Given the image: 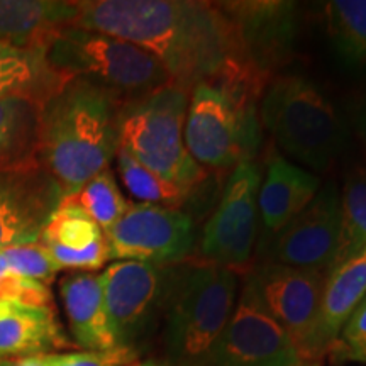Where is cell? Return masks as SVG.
I'll return each instance as SVG.
<instances>
[{
    "instance_id": "5b68a950",
    "label": "cell",
    "mask_w": 366,
    "mask_h": 366,
    "mask_svg": "<svg viewBox=\"0 0 366 366\" xmlns=\"http://www.w3.org/2000/svg\"><path fill=\"white\" fill-rule=\"evenodd\" d=\"M190 92L175 84L126 100L119 114V148L164 180L195 190L209 173L183 141Z\"/></svg>"
},
{
    "instance_id": "52a82bcc",
    "label": "cell",
    "mask_w": 366,
    "mask_h": 366,
    "mask_svg": "<svg viewBox=\"0 0 366 366\" xmlns=\"http://www.w3.org/2000/svg\"><path fill=\"white\" fill-rule=\"evenodd\" d=\"M46 59L65 79H85L131 100L173 84L157 58L114 36L66 26L46 46Z\"/></svg>"
},
{
    "instance_id": "7402d4cb",
    "label": "cell",
    "mask_w": 366,
    "mask_h": 366,
    "mask_svg": "<svg viewBox=\"0 0 366 366\" xmlns=\"http://www.w3.org/2000/svg\"><path fill=\"white\" fill-rule=\"evenodd\" d=\"M68 80L49 66L46 48L0 43V99L26 97L43 105Z\"/></svg>"
},
{
    "instance_id": "8fae6325",
    "label": "cell",
    "mask_w": 366,
    "mask_h": 366,
    "mask_svg": "<svg viewBox=\"0 0 366 366\" xmlns=\"http://www.w3.org/2000/svg\"><path fill=\"white\" fill-rule=\"evenodd\" d=\"M105 239L114 262L173 267L192 253L195 222L182 209L137 202L105 232Z\"/></svg>"
},
{
    "instance_id": "44dd1931",
    "label": "cell",
    "mask_w": 366,
    "mask_h": 366,
    "mask_svg": "<svg viewBox=\"0 0 366 366\" xmlns=\"http://www.w3.org/2000/svg\"><path fill=\"white\" fill-rule=\"evenodd\" d=\"M79 12V2L0 0V43L46 48L56 31L75 24Z\"/></svg>"
},
{
    "instance_id": "277c9868",
    "label": "cell",
    "mask_w": 366,
    "mask_h": 366,
    "mask_svg": "<svg viewBox=\"0 0 366 366\" xmlns=\"http://www.w3.org/2000/svg\"><path fill=\"white\" fill-rule=\"evenodd\" d=\"M258 116L283 153L314 170L326 172L346 146L347 131L340 114L302 75L274 76L263 92Z\"/></svg>"
},
{
    "instance_id": "d6a6232c",
    "label": "cell",
    "mask_w": 366,
    "mask_h": 366,
    "mask_svg": "<svg viewBox=\"0 0 366 366\" xmlns=\"http://www.w3.org/2000/svg\"><path fill=\"white\" fill-rule=\"evenodd\" d=\"M46 356L48 355L29 356V358L16 360V361H12L11 366H48V363H46Z\"/></svg>"
},
{
    "instance_id": "d6986e66",
    "label": "cell",
    "mask_w": 366,
    "mask_h": 366,
    "mask_svg": "<svg viewBox=\"0 0 366 366\" xmlns=\"http://www.w3.org/2000/svg\"><path fill=\"white\" fill-rule=\"evenodd\" d=\"M71 346L53 305L0 300V360L51 355Z\"/></svg>"
},
{
    "instance_id": "9a60e30c",
    "label": "cell",
    "mask_w": 366,
    "mask_h": 366,
    "mask_svg": "<svg viewBox=\"0 0 366 366\" xmlns=\"http://www.w3.org/2000/svg\"><path fill=\"white\" fill-rule=\"evenodd\" d=\"M63 199L41 162L0 172V249L38 241Z\"/></svg>"
},
{
    "instance_id": "e575fe53",
    "label": "cell",
    "mask_w": 366,
    "mask_h": 366,
    "mask_svg": "<svg viewBox=\"0 0 366 366\" xmlns=\"http://www.w3.org/2000/svg\"><path fill=\"white\" fill-rule=\"evenodd\" d=\"M304 366H320V361H309V363H305Z\"/></svg>"
},
{
    "instance_id": "1f68e13d",
    "label": "cell",
    "mask_w": 366,
    "mask_h": 366,
    "mask_svg": "<svg viewBox=\"0 0 366 366\" xmlns=\"http://www.w3.org/2000/svg\"><path fill=\"white\" fill-rule=\"evenodd\" d=\"M356 127H358V134L363 143L365 153H366V100L361 104L358 114H356Z\"/></svg>"
},
{
    "instance_id": "30bf717a",
    "label": "cell",
    "mask_w": 366,
    "mask_h": 366,
    "mask_svg": "<svg viewBox=\"0 0 366 366\" xmlns=\"http://www.w3.org/2000/svg\"><path fill=\"white\" fill-rule=\"evenodd\" d=\"M259 187L262 172L254 162L232 168L200 237L199 251L205 263L236 272L249 262L258 236Z\"/></svg>"
},
{
    "instance_id": "8992f818",
    "label": "cell",
    "mask_w": 366,
    "mask_h": 366,
    "mask_svg": "<svg viewBox=\"0 0 366 366\" xmlns=\"http://www.w3.org/2000/svg\"><path fill=\"white\" fill-rule=\"evenodd\" d=\"M259 100L241 86L195 85L183 126V141L194 162L204 170L253 162L262 143Z\"/></svg>"
},
{
    "instance_id": "f546056e",
    "label": "cell",
    "mask_w": 366,
    "mask_h": 366,
    "mask_svg": "<svg viewBox=\"0 0 366 366\" xmlns=\"http://www.w3.org/2000/svg\"><path fill=\"white\" fill-rule=\"evenodd\" d=\"M0 300L17 302L24 305H53L49 287L14 272L2 253H0Z\"/></svg>"
},
{
    "instance_id": "5bb4252c",
    "label": "cell",
    "mask_w": 366,
    "mask_h": 366,
    "mask_svg": "<svg viewBox=\"0 0 366 366\" xmlns=\"http://www.w3.org/2000/svg\"><path fill=\"white\" fill-rule=\"evenodd\" d=\"M263 307L292 337L305 361L319 314L326 273L264 262L249 274Z\"/></svg>"
},
{
    "instance_id": "7a4b0ae2",
    "label": "cell",
    "mask_w": 366,
    "mask_h": 366,
    "mask_svg": "<svg viewBox=\"0 0 366 366\" xmlns=\"http://www.w3.org/2000/svg\"><path fill=\"white\" fill-rule=\"evenodd\" d=\"M122 104L94 81L70 79L41 105L39 159L65 199L116 158Z\"/></svg>"
},
{
    "instance_id": "603a6c76",
    "label": "cell",
    "mask_w": 366,
    "mask_h": 366,
    "mask_svg": "<svg viewBox=\"0 0 366 366\" xmlns=\"http://www.w3.org/2000/svg\"><path fill=\"white\" fill-rule=\"evenodd\" d=\"M39 114L36 100L0 99V172L41 162Z\"/></svg>"
},
{
    "instance_id": "7c38bea8",
    "label": "cell",
    "mask_w": 366,
    "mask_h": 366,
    "mask_svg": "<svg viewBox=\"0 0 366 366\" xmlns=\"http://www.w3.org/2000/svg\"><path fill=\"white\" fill-rule=\"evenodd\" d=\"M299 347L263 307L246 274L234 312L219 337L209 366H304Z\"/></svg>"
},
{
    "instance_id": "3957f363",
    "label": "cell",
    "mask_w": 366,
    "mask_h": 366,
    "mask_svg": "<svg viewBox=\"0 0 366 366\" xmlns=\"http://www.w3.org/2000/svg\"><path fill=\"white\" fill-rule=\"evenodd\" d=\"M237 285V273L217 264L177 268L163 315L168 366H209L234 312Z\"/></svg>"
},
{
    "instance_id": "e0dca14e",
    "label": "cell",
    "mask_w": 366,
    "mask_h": 366,
    "mask_svg": "<svg viewBox=\"0 0 366 366\" xmlns=\"http://www.w3.org/2000/svg\"><path fill=\"white\" fill-rule=\"evenodd\" d=\"M365 297L366 248L326 273L310 342V361H320L327 356L346 320Z\"/></svg>"
},
{
    "instance_id": "4316f807",
    "label": "cell",
    "mask_w": 366,
    "mask_h": 366,
    "mask_svg": "<svg viewBox=\"0 0 366 366\" xmlns=\"http://www.w3.org/2000/svg\"><path fill=\"white\" fill-rule=\"evenodd\" d=\"M71 197H75L76 202L102 227L104 232H107L119 219L124 216L131 205V202H127L124 199L121 189H119L111 167L92 177Z\"/></svg>"
},
{
    "instance_id": "f1b7e54d",
    "label": "cell",
    "mask_w": 366,
    "mask_h": 366,
    "mask_svg": "<svg viewBox=\"0 0 366 366\" xmlns=\"http://www.w3.org/2000/svg\"><path fill=\"white\" fill-rule=\"evenodd\" d=\"M327 356L334 363H366V297L346 320Z\"/></svg>"
},
{
    "instance_id": "ba28073f",
    "label": "cell",
    "mask_w": 366,
    "mask_h": 366,
    "mask_svg": "<svg viewBox=\"0 0 366 366\" xmlns=\"http://www.w3.org/2000/svg\"><path fill=\"white\" fill-rule=\"evenodd\" d=\"M234 36L237 65L251 84L264 92L274 73L295 51L297 4L285 0L217 2Z\"/></svg>"
},
{
    "instance_id": "484cf974",
    "label": "cell",
    "mask_w": 366,
    "mask_h": 366,
    "mask_svg": "<svg viewBox=\"0 0 366 366\" xmlns=\"http://www.w3.org/2000/svg\"><path fill=\"white\" fill-rule=\"evenodd\" d=\"M117 172L122 183L132 197L143 204L163 205V207L182 209L192 199L195 190L183 189L180 185L164 180L157 173L136 162L124 148L116 153Z\"/></svg>"
},
{
    "instance_id": "d4e9b609",
    "label": "cell",
    "mask_w": 366,
    "mask_h": 366,
    "mask_svg": "<svg viewBox=\"0 0 366 366\" xmlns=\"http://www.w3.org/2000/svg\"><path fill=\"white\" fill-rule=\"evenodd\" d=\"M366 248V170L355 168L340 195V234L332 267L345 263ZM329 268V269H331Z\"/></svg>"
},
{
    "instance_id": "9c48e42d",
    "label": "cell",
    "mask_w": 366,
    "mask_h": 366,
    "mask_svg": "<svg viewBox=\"0 0 366 366\" xmlns=\"http://www.w3.org/2000/svg\"><path fill=\"white\" fill-rule=\"evenodd\" d=\"M175 267L114 262L100 273L104 302L117 347L137 351L157 329L170 297Z\"/></svg>"
},
{
    "instance_id": "83f0119b",
    "label": "cell",
    "mask_w": 366,
    "mask_h": 366,
    "mask_svg": "<svg viewBox=\"0 0 366 366\" xmlns=\"http://www.w3.org/2000/svg\"><path fill=\"white\" fill-rule=\"evenodd\" d=\"M0 253L14 272L33 282L43 283L46 287L51 285L59 272L48 249L39 239L29 244L9 246V248L0 249Z\"/></svg>"
},
{
    "instance_id": "ffe728a7",
    "label": "cell",
    "mask_w": 366,
    "mask_h": 366,
    "mask_svg": "<svg viewBox=\"0 0 366 366\" xmlns=\"http://www.w3.org/2000/svg\"><path fill=\"white\" fill-rule=\"evenodd\" d=\"M63 305L73 345L84 351H105L117 347L104 302L100 274L76 272L59 283Z\"/></svg>"
},
{
    "instance_id": "2e32d148",
    "label": "cell",
    "mask_w": 366,
    "mask_h": 366,
    "mask_svg": "<svg viewBox=\"0 0 366 366\" xmlns=\"http://www.w3.org/2000/svg\"><path fill=\"white\" fill-rule=\"evenodd\" d=\"M39 241L58 269L94 273L109 262L105 232L75 197H66L49 217Z\"/></svg>"
},
{
    "instance_id": "d590c367",
    "label": "cell",
    "mask_w": 366,
    "mask_h": 366,
    "mask_svg": "<svg viewBox=\"0 0 366 366\" xmlns=\"http://www.w3.org/2000/svg\"><path fill=\"white\" fill-rule=\"evenodd\" d=\"M12 361H2L0 360V366H11Z\"/></svg>"
},
{
    "instance_id": "836d02e7",
    "label": "cell",
    "mask_w": 366,
    "mask_h": 366,
    "mask_svg": "<svg viewBox=\"0 0 366 366\" xmlns=\"http://www.w3.org/2000/svg\"><path fill=\"white\" fill-rule=\"evenodd\" d=\"M127 366H168L167 363H157V361H132Z\"/></svg>"
},
{
    "instance_id": "4dcf8cb0",
    "label": "cell",
    "mask_w": 366,
    "mask_h": 366,
    "mask_svg": "<svg viewBox=\"0 0 366 366\" xmlns=\"http://www.w3.org/2000/svg\"><path fill=\"white\" fill-rule=\"evenodd\" d=\"M137 351L127 347H114L105 351H73L51 353L46 356L48 366H127L136 361Z\"/></svg>"
},
{
    "instance_id": "6da1fadb",
    "label": "cell",
    "mask_w": 366,
    "mask_h": 366,
    "mask_svg": "<svg viewBox=\"0 0 366 366\" xmlns=\"http://www.w3.org/2000/svg\"><path fill=\"white\" fill-rule=\"evenodd\" d=\"M75 24L136 44L187 92L199 84L244 86L262 97L237 65L234 36L217 4L192 0L79 2Z\"/></svg>"
},
{
    "instance_id": "ac0fdd59",
    "label": "cell",
    "mask_w": 366,
    "mask_h": 366,
    "mask_svg": "<svg viewBox=\"0 0 366 366\" xmlns=\"http://www.w3.org/2000/svg\"><path fill=\"white\" fill-rule=\"evenodd\" d=\"M320 189L319 177L287 162L280 154L268 159L267 175L259 187L258 212L262 224L259 249L300 214Z\"/></svg>"
},
{
    "instance_id": "cb8c5ba5",
    "label": "cell",
    "mask_w": 366,
    "mask_h": 366,
    "mask_svg": "<svg viewBox=\"0 0 366 366\" xmlns=\"http://www.w3.org/2000/svg\"><path fill=\"white\" fill-rule=\"evenodd\" d=\"M327 34L345 65L366 68V0L324 4Z\"/></svg>"
},
{
    "instance_id": "4fadbf2b",
    "label": "cell",
    "mask_w": 366,
    "mask_h": 366,
    "mask_svg": "<svg viewBox=\"0 0 366 366\" xmlns=\"http://www.w3.org/2000/svg\"><path fill=\"white\" fill-rule=\"evenodd\" d=\"M340 234V192L326 183L300 214L259 249L269 263L327 273Z\"/></svg>"
}]
</instances>
